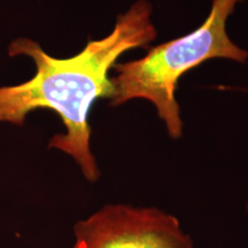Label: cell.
Masks as SVG:
<instances>
[{
	"mask_svg": "<svg viewBox=\"0 0 248 248\" xmlns=\"http://www.w3.org/2000/svg\"><path fill=\"white\" fill-rule=\"evenodd\" d=\"M151 14L152 6L146 0H138L119 15L109 35L90 40L78 54L68 59L51 57L29 38L12 42L8 54L32 59L36 74L18 85L0 88V122L23 125L30 111L40 108L54 110L66 126V133L53 136L48 148L69 155L90 183L97 182L100 170L90 147V109L95 100L110 99L113 94L108 73L117 59L156 38Z\"/></svg>",
	"mask_w": 248,
	"mask_h": 248,
	"instance_id": "obj_1",
	"label": "cell"
},
{
	"mask_svg": "<svg viewBox=\"0 0 248 248\" xmlns=\"http://www.w3.org/2000/svg\"><path fill=\"white\" fill-rule=\"evenodd\" d=\"M240 1L244 0H213L208 17L198 29L155 46L138 60L115 63L110 106L135 99L151 101L170 137L181 138L183 121L176 100L179 78L210 59L247 60L248 52L235 45L226 31L228 17Z\"/></svg>",
	"mask_w": 248,
	"mask_h": 248,
	"instance_id": "obj_2",
	"label": "cell"
},
{
	"mask_svg": "<svg viewBox=\"0 0 248 248\" xmlns=\"http://www.w3.org/2000/svg\"><path fill=\"white\" fill-rule=\"evenodd\" d=\"M73 248H193L177 217L155 207L106 204L74 226Z\"/></svg>",
	"mask_w": 248,
	"mask_h": 248,
	"instance_id": "obj_3",
	"label": "cell"
},
{
	"mask_svg": "<svg viewBox=\"0 0 248 248\" xmlns=\"http://www.w3.org/2000/svg\"><path fill=\"white\" fill-rule=\"evenodd\" d=\"M247 210H248V204H247Z\"/></svg>",
	"mask_w": 248,
	"mask_h": 248,
	"instance_id": "obj_4",
	"label": "cell"
}]
</instances>
